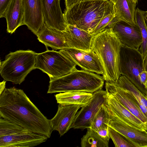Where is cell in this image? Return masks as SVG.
Masks as SVG:
<instances>
[{
    "mask_svg": "<svg viewBox=\"0 0 147 147\" xmlns=\"http://www.w3.org/2000/svg\"><path fill=\"white\" fill-rule=\"evenodd\" d=\"M0 117L48 138L53 131L50 120L42 113L23 90L14 87L5 88L0 94Z\"/></svg>",
    "mask_w": 147,
    "mask_h": 147,
    "instance_id": "1",
    "label": "cell"
},
{
    "mask_svg": "<svg viewBox=\"0 0 147 147\" xmlns=\"http://www.w3.org/2000/svg\"><path fill=\"white\" fill-rule=\"evenodd\" d=\"M115 13V4L111 0H83L65 9L63 15L67 25L91 34L102 20Z\"/></svg>",
    "mask_w": 147,
    "mask_h": 147,
    "instance_id": "2",
    "label": "cell"
},
{
    "mask_svg": "<svg viewBox=\"0 0 147 147\" xmlns=\"http://www.w3.org/2000/svg\"><path fill=\"white\" fill-rule=\"evenodd\" d=\"M122 45L112 29L94 36L91 49L98 58L103 69L102 77L106 82L116 84L121 75L119 65Z\"/></svg>",
    "mask_w": 147,
    "mask_h": 147,
    "instance_id": "3",
    "label": "cell"
},
{
    "mask_svg": "<svg viewBox=\"0 0 147 147\" xmlns=\"http://www.w3.org/2000/svg\"><path fill=\"white\" fill-rule=\"evenodd\" d=\"M102 76L76 68L61 77L50 80L47 93L80 91L93 93L101 90L104 84Z\"/></svg>",
    "mask_w": 147,
    "mask_h": 147,
    "instance_id": "4",
    "label": "cell"
},
{
    "mask_svg": "<svg viewBox=\"0 0 147 147\" xmlns=\"http://www.w3.org/2000/svg\"><path fill=\"white\" fill-rule=\"evenodd\" d=\"M37 53L30 50L11 52L0 62V74L4 80L20 84L35 69Z\"/></svg>",
    "mask_w": 147,
    "mask_h": 147,
    "instance_id": "5",
    "label": "cell"
},
{
    "mask_svg": "<svg viewBox=\"0 0 147 147\" xmlns=\"http://www.w3.org/2000/svg\"><path fill=\"white\" fill-rule=\"evenodd\" d=\"M76 66L59 51L47 50L36 54L35 68L47 74L50 80L69 73L76 69Z\"/></svg>",
    "mask_w": 147,
    "mask_h": 147,
    "instance_id": "6",
    "label": "cell"
},
{
    "mask_svg": "<svg viewBox=\"0 0 147 147\" xmlns=\"http://www.w3.org/2000/svg\"><path fill=\"white\" fill-rule=\"evenodd\" d=\"M143 60V57L139 49L123 45L120 52V74L126 77L141 92L146 94V90L139 78L140 73L145 70Z\"/></svg>",
    "mask_w": 147,
    "mask_h": 147,
    "instance_id": "7",
    "label": "cell"
},
{
    "mask_svg": "<svg viewBox=\"0 0 147 147\" xmlns=\"http://www.w3.org/2000/svg\"><path fill=\"white\" fill-rule=\"evenodd\" d=\"M106 94V90L102 89L93 93L90 100L77 112L71 129H84L90 128L95 115L104 102Z\"/></svg>",
    "mask_w": 147,
    "mask_h": 147,
    "instance_id": "8",
    "label": "cell"
},
{
    "mask_svg": "<svg viewBox=\"0 0 147 147\" xmlns=\"http://www.w3.org/2000/svg\"><path fill=\"white\" fill-rule=\"evenodd\" d=\"M59 51L82 70L103 75L102 65L98 56L92 49L84 50L67 47Z\"/></svg>",
    "mask_w": 147,
    "mask_h": 147,
    "instance_id": "9",
    "label": "cell"
},
{
    "mask_svg": "<svg viewBox=\"0 0 147 147\" xmlns=\"http://www.w3.org/2000/svg\"><path fill=\"white\" fill-rule=\"evenodd\" d=\"M104 105L109 114L117 116L132 126L147 131L145 125L133 115L115 96L107 92Z\"/></svg>",
    "mask_w": 147,
    "mask_h": 147,
    "instance_id": "10",
    "label": "cell"
},
{
    "mask_svg": "<svg viewBox=\"0 0 147 147\" xmlns=\"http://www.w3.org/2000/svg\"><path fill=\"white\" fill-rule=\"evenodd\" d=\"M48 138L45 135L27 131L0 137V147H33L46 142Z\"/></svg>",
    "mask_w": 147,
    "mask_h": 147,
    "instance_id": "11",
    "label": "cell"
},
{
    "mask_svg": "<svg viewBox=\"0 0 147 147\" xmlns=\"http://www.w3.org/2000/svg\"><path fill=\"white\" fill-rule=\"evenodd\" d=\"M109 113V112H108ZM109 126L134 143L137 147H147V131L132 126L117 116L109 113Z\"/></svg>",
    "mask_w": 147,
    "mask_h": 147,
    "instance_id": "12",
    "label": "cell"
},
{
    "mask_svg": "<svg viewBox=\"0 0 147 147\" xmlns=\"http://www.w3.org/2000/svg\"><path fill=\"white\" fill-rule=\"evenodd\" d=\"M112 29L123 45L139 49L142 40L137 25H131L119 19Z\"/></svg>",
    "mask_w": 147,
    "mask_h": 147,
    "instance_id": "13",
    "label": "cell"
},
{
    "mask_svg": "<svg viewBox=\"0 0 147 147\" xmlns=\"http://www.w3.org/2000/svg\"><path fill=\"white\" fill-rule=\"evenodd\" d=\"M105 88L107 92L115 96L133 115L145 125L147 129V119L140 109L134 97L130 92L117 84L106 82Z\"/></svg>",
    "mask_w": 147,
    "mask_h": 147,
    "instance_id": "14",
    "label": "cell"
},
{
    "mask_svg": "<svg viewBox=\"0 0 147 147\" xmlns=\"http://www.w3.org/2000/svg\"><path fill=\"white\" fill-rule=\"evenodd\" d=\"M24 25L36 36L45 22L42 0H23Z\"/></svg>",
    "mask_w": 147,
    "mask_h": 147,
    "instance_id": "15",
    "label": "cell"
},
{
    "mask_svg": "<svg viewBox=\"0 0 147 147\" xmlns=\"http://www.w3.org/2000/svg\"><path fill=\"white\" fill-rule=\"evenodd\" d=\"M82 107L80 105H63L59 104L56 115L50 120L53 131H57L61 136H63L71 129L78 111Z\"/></svg>",
    "mask_w": 147,
    "mask_h": 147,
    "instance_id": "16",
    "label": "cell"
},
{
    "mask_svg": "<svg viewBox=\"0 0 147 147\" xmlns=\"http://www.w3.org/2000/svg\"><path fill=\"white\" fill-rule=\"evenodd\" d=\"M45 23L57 30L65 31L67 24L62 12L60 0H42Z\"/></svg>",
    "mask_w": 147,
    "mask_h": 147,
    "instance_id": "17",
    "label": "cell"
},
{
    "mask_svg": "<svg viewBox=\"0 0 147 147\" xmlns=\"http://www.w3.org/2000/svg\"><path fill=\"white\" fill-rule=\"evenodd\" d=\"M65 42L68 47L84 50H90L94 35L74 26L67 24L63 31Z\"/></svg>",
    "mask_w": 147,
    "mask_h": 147,
    "instance_id": "18",
    "label": "cell"
},
{
    "mask_svg": "<svg viewBox=\"0 0 147 147\" xmlns=\"http://www.w3.org/2000/svg\"><path fill=\"white\" fill-rule=\"evenodd\" d=\"M23 0H10L3 15L7 24V32L11 34L24 25Z\"/></svg>",
    "mask_w": 147,
    "mask_h": 147,
    "instance_id": "19",
    "label": "cell"
},
{
    "mask_svg": "<svg viewBox=\"0 0 147 147\" xmlns=\"http://www.w3.org/2000/svg\"><path fill=\"white\" fill-rule=\"evenodd\" d=\"M37 36L38 41L44 44L47 48L49 47L53 50H56L68 47L63 31L49 27L45 23Z\"/></svg>",
    "mask_w": 147,
    "mask_h": 147,
    "instance_id": "20",
    "label": "cell"
},
{
    "mask_svg": "<svg viewBox=\"0 0 147 147\" xmlns=\"http://www.w3.org/2000/svg\"><path fill=\"white\" fill-rule=\"evenodd\" d=\"M93 93L80 91L60 92L55 95L57 103L61 105H80L82 107L91 99Z\"/></svg>",
    "mask_w": 147,
    "mask_h": 147,
    "instance_id": "21",
    "label": "cell"
},
{
    "mask_svg": "<svg viewBox=\"0 0 147 147\" xmlns=\"http://www.w3.org/2000/svg\"><path fill=\"white\" fill-rule=\"evenodd\" d=\"M117 84L120 87L130 92L134 97L141 111L147 119V98L129 79L121 75Z\"/></svg>",
    "mask_w": 147,
    "mask_h": 147,
    "instance_id": "22",
    "label": "cell"
},
{
    "mask_svg": "<svg viewBox=\"0 0 147 147\" xmlns=\"http://www.w3.org/2000/svg\"><path fill=\"white\" fill-rule=\"evenodd\" d=\"M136 3L134 0H117L115 7L119 19L131 25H137L134 19Z\"/></svg>",
    "mask_w": 147,
    "mask_h": 147,
    "instance_id": "23",
    "label": "cell"
},
{
    "mask_svg": "<svg viewBox=\"0 0 147 147\" xmlns=\"http://www.w3.org/2000/svg\"><path fill=\"white\" fill-rule=\"evenodd\" d=\"M147 11H144L137 8L136 9L134 19L136 23L138 26L142 35V42L139 50L143 57L147 53V26L145 18Z\"/></svg>",
    "mask_w": 147,
    "mask_h": 147,
    "instance_id": "24",
    "label": "cell"
},
{
    "mask_svg": "<svg viewBox=\"0 0 147 147\" xmlns=\"http://www.w3.org/2000/svg\"><path fill=\"white\" fill-rule=\"evenodd\" d=\"M86 134L81 139L82 147H108L109 142L103 139L94 130L87 129Z\"/></svg>",
    "mask_w": 147,
    "mask_h": 147,
    "instance_id": "25",
    "label": "cell"
},
{
    "mask_svg": "<svg viewBox=\"0 0 147 147\" xmlns=\"http://www.w3.org/2000/svg\"><path fill=\"white\" fill-rule=\"evenodd\" d=\"M28 131L20 126L2 118L0 119V137Z\"/></svg>",
    "mask_w": 147,
    "mask_h": 147,
    "instance_id": "26",
    "label": "cell"
},
{
    "mask_svg": "<svg viewBox=\"0 0 147 147\" xmlns=\"http://www.w3.org/2000/svg\"><path fill=\"white\" fill-rule=\"evenodd\" d=\"M110 119V114L103 104L95 115L90 128L96 131L102 127L109 126Z\"/></svg>",
    "mask_w": 147,
    "mask_h": 147,
    "instance_id": "27",
    "label": "cell"
},
{
    "mask_svg": "<svg viewBox=\"0 0 147 147\" xmlns=\"http://www.w3.org/2000/svg\"><path fill=\"white\" fill-rule=\"evenodd\" d=\"M109 135L115 147H137L129 140L109 127Z\"/></svg>",
    "mask_w": 147,
    "mask_h": 147,
    "instance_id": "28",
    "label": "cell"
},
{
    "mask_svg": "<svg viewBox=\"0 0 147 147\" xmlns=\"http://www.w3.org/2000/svg\"><path fill=\"white\" fill-rule=\"evenodd\" d=\"M116 15L115 13L107 16L100 22L91 34L95 35L106 30L109 29V23Z\"/></svg>",
    "mask_w": 147,
    "mask_h": 147,
    "instance_id": "29",
    "label": "cell"
},
{
    "mask_svg": "<svg viewBox=\"0 0 147 147\" xmlns=\"http://www.w3.org/2000/svg\"><path fill=\"white\" fill-rule=\"evenodd\" d=\"M95 131L103 139L109 142L110 138L109 135V126L108 125L102 127Z\"/></svg>",
    "mask_w": 147,
    "mask_h": 147,
    "instance_id": "30",
    "label": "cell"
},
{
    "mask_svg": "<svg viewBox=\"0 0 147 147\" xmlns=\"http://www.w3.org/2000/svg\"><path fill=\"white\" fill-rule=\"evenodd\" d=\"M10 0H0V18H3L6 8Z\"/></svg>",
    "mask_w": 147,
    "mask_h": 147,
    "instance_id": "31",
    "label": "cell"
},
{
    "mask_svg": "<svg viewBox=\"0 0 147 147\" xmlns=\"http://www.w3.org/2000/svg\"><path fill=\"white\" fill-rule=\"evenodd\" d=\"M139 78L141 83L145 88L147 82V71L144 70L141 72Z\"/></svg>",
    "mask_w": 147,
    "mask_h": 147,
    "instance_id": "32",
    "label": "cell"
},
{
    "mask_svg": "<svg viewBox=\"0 0 147 147\" xmlns=\"http://www.w3.org/2000/svg\"><path fill=\"white\" fill-rule=\"evenodd\" d=\"M83 0H65L66 9L70 8L73 5Z\"/></svg>",
    "mask_w": 147,
    "mask_h": 147,
    "instance_id": "33",
    "label": "cell"
},
{
    "mask_svg": "<svg viewBox=\"0 0 147 147\" xmlns=\"http://www.w3.org/2000/svg\"><path fill=\"white\" fill-rule=\"evenodd\" d=\"M6 81L4 80L0 82V94L4 90L5 88V83Z\"/></svg>",
    "mask_w": 147,
    "mask_h": 147,
    "instance_id": "34",
    "label": "cell"
},
{
    "mask_svg": "<svg viewBox=\"0 0 147 147\" xmlns=\"http://www.w3.org/2000/svg\"><path fill=\"white\" fill-rule=\"evenodd\" d=\"M143 62L144 70L147 71V53L144 57Z\"/></svg>",
    "mask_w": 147,
    "mask_h": 147,
    "instance_id": "35",
    "label": "cell"
},
{
    "mask_svg": "<svg viewBox=\"0 0 147 147\" xmlns=\"http://www.w3.org/2000/svg\"><path fill=\"white\" fill-rule=\"evenodd\" d=\"M145 89H146V97L147 98V83H146V87H145Z\"/></svg>",
    "mask_w": 147,
    "mask_h": 147,
    "instance_id": "36",
    "label": "cell"
},
{
    "mask_svg": "<svg viewBox=\"0 0 147 147\" xmlns=\"http://www.w3.org/2000/svg\"><path fill=\"white\" fill-rule=\"evenodd\" d=\"M114 3V4H115V3L116 2V1L117 0H111Z\"/></svg>",
    "mask_w": 147,
    "mask_h": 147,
    "instance_id": "37",
    "label": "cell"
},
{
    "mask_svg": "<svg viewBox=\"0 0 147 147\" xmlns=\"http://www.w3.org/2000/svg\"><path fill=\"white\" fill-rule=\"evenodd\" d=\"M145 21H147V15L146 16V17L145 18Z\"/></svg>",
    "mask_w": 147,
    "mask_h": 147,
    "instance_id": "38",
    "label": "cell"
},
{
    "mask_svg": "<svg viewBox=\"0 0 147 147\" xmlns=\"http://www.w3.org/2000/svg\"><path fill=\"white\" fill-rule=\"evenodd\" d=\"M135 2L137 3L138 0H134Z\"/></svg>",
    "mask_w": 147,
    "mask_h": 147,
    "instance_id": "39",
    "label": "cell"
},
{
    "mask_svg": "<svg viewBox=\"0 0 147 147\" xmlns=\"http://www.w3.org/2000/svg\"><path fill=\"white\" fill-rule=\"evenodd\" d=\"M146 25L147 26V21H145Z\"/></svg>",
    "mask_w": 147,
    "mask_h": 147,
    "instance_id": "40",
    "label": "cell"
}]
</instances>
